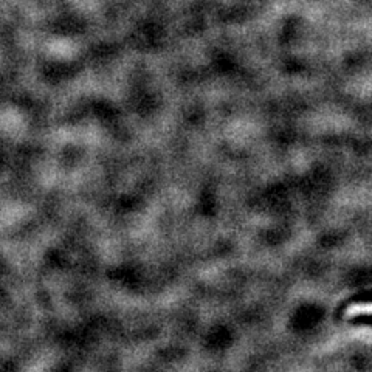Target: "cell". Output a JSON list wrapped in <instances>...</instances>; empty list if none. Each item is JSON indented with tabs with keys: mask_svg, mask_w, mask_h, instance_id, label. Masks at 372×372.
I'll return each mask as SVG.
<instances>
[{
	"mask_svg": "<svg viewBox=\"0 0 372 372\" xmlns=\"http://www.w3.org/2000/svg\"><path fill=\"white\" fill-rule=\"evenodd\" d=\"M360 313H371L372 315V304H362V306H353L347 310V315H360Z\"/></svg>",
	"mask_w": 372,
	"mask_h": 372,
	"instance_id": "obj_1",
	"label": "cell"
}]
</instances>
